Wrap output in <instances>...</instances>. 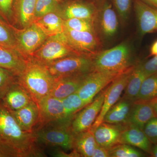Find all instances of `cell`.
<instances>
[{
	"label": "cell",
	"instance_id": "1",
	"mask_svg": "<svg viewBox=\"0 0 157 157\" xmlns=\"http://www.w3.org/2000/svg\"><path fill=\"white\" fill-rule=\"evenodd\" d=\"M0 151L5 157L45 156L33 132L22 130L1 101Z\"/></svg>",
	"mask_w": 157,
	"mask_h": 157
},
{
	"label": "cell",
	"instance_id": "2",
	"mask_svg": "<svg viewBox=\"0 0 157 157\" xmlns=\"http://www.w3.org/2000/svg\"><path fill=\"white\" fill-rule=\"evenodd\" d=\"M55 81V78L45 65L30 59L25 69L18 76L17 82L38 104L42 99L49 95Z\"/></svg>",
	"mask_w": 157,
	"mask_h": 157
},
{
	"label": "cell",
	"instance_id": "3",
	"mask_svg": "<svg viewBox=\"0 0 157 157\" xmlns=\"http://www.w3.org/2000/svg\"><path fill=\"white\" fill-rule=\"evenodd\" d=\"M72 121L61 120L34 129L37 143L45 146L60 147L66 150L73 149L74 135L71 129Z\"/></svg>",
	"mask_w": 157,
	"mask_h": 157
},
{
	"label": "cell",
	"instance_id": "4",
	"mask_svg": "<svg viewBox=\"0 0 157 157\" xmlns=\"http://www.w3.org/2000/svg\"><path fill=\"white\" fill-rule=\"evenodd\" d=\"M132 50L128 43L122 42L100 52L93 59L94 70L120 73L132 66Z\"/></svg>",
	"mask_w": 157,
	"mask_h": 157
},
{
	"label": "cell",
	"instance_id": "5",
	"mask_svg": "<svg viewBox=\"0 0 157 157\" xmlns=\"http://www.w3.org/2000/svg\"><path fill=\"white\" fill-rule=\"evenodd\" d=\"M63 33L76 56L93 59L103 50V41L96 33L73 30L64 26Z\"/></svg>",
	"mask_w": 157,
	"mask_h": 157
},
{
	"label": "cell",
	"instance_id": "6",
	"mask_svg": "<svg viewBox=\"0 0 157 157\" xmlns=\"http://www.w3.org/2000/svg\"><path fill=\"white\" fill-rule=\"evenodd\" d=\"M55 78L87 74L94 71L93 59L71 56L44 65Z\"/></svg>",
	"mask_w": 157,
	"mask_h": 157
},
{
	"label": "cell",
	"instance_id": "7",
	"mask_svg": "<svg viewBox=\"0 0 157 157\" xmlns=\"http://www.w3.org/2000/svg\"><path fill=\"white\" fill-rule=\"evenodd\" d=\"M76 56L66 41L63 33L49 37L31 59L45 65L63 58Z\"/></svg>",
	"mask_w": 157,
	"mask_h": 157
},
{
	"label": "cell",
	"instance_id": "8",
	"mask_svg": "<svg viewBox=\"0 0 157 157\" xmlns=\"http://www.w3.org/2000/svg\"><path fill=\"white\" fill-rule=\"evenodd\" d=\"M98 4L95 25L96 33L103 42L117 33L119 19L110 0H98Z\"/></svg>",
	"mask_w": 157,
	"mask_h": 157
},
{
	"label": "cell",
	"instance_id": "9",
	"mask_svg": "<svg viewBox=\"0 0 157 157\" xmlns=\"http://www.w3.org/2000/svg\"><path fill=\"white\" fill-rule=\"evenodd\" d=\"M122 72L94 70L88 73L76 93L88 105L94 100L98 94L110 84Z\"/></svg>",
	"mask_w": 157,
	"mask_h": 157
},
{
	"label": "cell",
	"instance_id": "10",
	"mask_svg": "<svg viewBox=\"0 0 157 157\" xmlns=\"http://www.w3.org/2000/svg\"><path fill=\"white\" fill-rule=\"evenodd\" d=\"M13 27L18 50L27 60L32 57L34 52L48 38L34 23L25 28L24 29L19 30Z\"/></svg>",
	"mask_w": 157,
	"mask_h": 157
},
{
	"label": "cell",
	"instance_id": "11",
	"mask_svg": "<svg viewBox=\"0 0 157 157\" xmlns=\"http://www.w3.org/2000/svg\"><path fill=\"white\" fill-rule=\"evenodd\" d=\"M134 65L121 73L105 90L104 103L101 112L90 129L94 130L102 123L107 111L119 101L128 82Z\"/></svg>",
	"mask_w": 157,
	"mask_h": 157
},
{
	"label": "cell",
	"instance_id": "12",
	"mask_svg": "<svg viewBox=\"0 0 157 157\" xmlns=\"http://www.w3.org/2000/svg\"><path fill=\"white\" fill-rule=\"evenodd\" d=\"M105 90L102 91L90 103L77 113L72 120L71 129L73 135L90 130L101 112Z\"/></svg>",
	"mask_w": 157,
	"mask_h": 157
},
{
	"label": "cell",
	"instance_id": "13",
	"mask_svg": "<svg viewBox=\"0 0 157 157\" xmlns=\"http://www.w3.org/2000/svg\"><path fill=\"white\" fill-rule=\"evenodd\" d=\"M98 0H61L60 8L65 19L82 18L95 21Z\"/></svg>",
	"mask_w": 157,
	"mask_h": 157
},
{
	"label": "cell",
	"instance_id": "14",
	"mask_svg": "<svg viewBox=\"0 0 157 157\" xmlns=\"http://www.w3.org/2000/svg\"><path fill=\"white\" fill-rule=\"evenodd\" d=\"M132 6L137 20L138 34L143 37L157 32V9L142 2L132 0Z\"/></svg>",
	"mask_w": 157,
	"mask_h": 157
},
{
	"label": "cell",
	"instance_id": "15",
	"mask_svg": "<svg viewBox=\"0 0 157 157\" xmlns=\"http://www.w3.org/2000/svg\"><path fill=\"white\" fill-rule=\"evenodd\" d=\"M37 104L39 109V117L35 129L52 122L66 119L63 105L61 99L48 95Z\"/></svg>",
	"mask_w": 157,
	"mask_h": 157
},
{
	"label": "cell",
	"instance_id": "16",
	"mask_svg": "<svg viewBox=\"0 0 157 157\" xmlns=\"http://www.w3.org/2000/svg\"><path fill=\"white\" fill-rule=\"evenodd\" d=\"M127 124H113L103 122L93 130L98 145L109 149L120 144L121 135Z\"/></svg>",
	"mask_w": 157,
	"mask_h": 157
},
{
	"label": "cell",
	"instance_id": "17",
	"mask_svg": "<svg viewBox=\"0 0 157 157\" xmlns=\"http://www.w3.org/2000/svg\"><path fill=\"white\" fill-rule=\"evenodd\" d=\"M27 62L19 51L0 44V67L19 76L25 69Z\"/></svg>",
	"mask_w": 157,
	"mask_h": 157
},
{
	"label": "cell",
	"instance_id": "18",
	"mask_svg": "<svg viewBox=\"0 0 157 157\" xmlns=\"http://www.w3.org/2000/svg\"><path fill=\"white\" fill-rule=\"evenodd\" d=\"M87 74L55 78L54 84L49 95L63 100L76 93Z\"/></svg>",
	"mask_w": 157,
	"mask_h": 157
},
{
	"label": "cell",
	"instance_id": "19",
	"mask_svg": "<svg viewBox=\"0 0 157 157\" xmlns=\"http://www.w3.org/2000/svg\"><path fill=\"white\" fill-rule=\"evenodd\" d=\"M9 111L22 130L26 132H33L39 121V109L37 103L32 101L21 109Z\"/></svg>",
	"mask_w": 157,
	"mask_h": 157
},
{
	"label": "cell",
	"instance_id": "20",
	"mask_svg": "<svg viewBox=\"0 0 157 157\" xmlns=\"http://www.w3.org/2000/svg\"><path fill=\"white\" fill-rule=\"evenodd\" d=\"M36 0H13L12 19L22 27H27L33 23Z\"/></svg>",
	"mask_w": 157,
	"mask_h": 157
},
{
	"label": "cell",
	"instance_id": "21",
	"mask_svg": "<svg viewBox=\"0 0 157 157\" xmlns=\"http://www.w3.org/2000/svg\"><path fill=\"white\" fill-rule=\"evenodd\" d=\"M33 101L32 98L18 82L13 84L0 100L9 110L15 111L21 109Z\"/></svg>",
	"mask_w": 157,
	"mask_h": 157
},
{
	"label": "cell",
	"instance_id": "22",
	"mask_svg": "<svg viewBox=\"0 0 157 157\" xmlns=\"http://www.w3.org/2000/svg\"><path fill=\"white\" fill-rule=\"evenodd\" d=\"M151 143L143 130L130 124H127L120 139V144L135 147L149 153L151 151Z\"/></svg>",
	"mask_w": 157,
	"mask_h": 157
},
{
	"label": "cell",
	"instance_id": "23",
	"mask_svg": "<svg viewBox=\"0 0 157 157\" xmlns=\"http://www.w3.org/2000/svg\"><path fill=\"white\" fill-rule=\"evenodd\" d=\"M157 117L154 109L149 102L135 101L131 107L127 124L137 126L143 130L149 121Z\"/></svg>",
	"mask_w": 157,
	"mask_h": 157
},
{
	"label": "cell",
	"instance_id": "24",
	"mask_svg": "<svg viewBox=\"0 0 157 157\" xmlns=\"http://www.w3.org/2000/svg\"><path fill=\"white\" fill-rule=\"evenodd\" d=\"M147 77L142 69L141 61L137 62L134 65L131 77L125 89L123 98L135 102L139 94L142 83Z\"/></svg>",
	"mask_w": 157,
	"mask_h": 157
},
{
	"label": "cell",
	"instance_id": "25",
	"mask_svg": "<svg viewBox=\"0 0 157 157\" xmlns=\"http://www.w3.org/2000/svg\"><path fill=\"white\" fill-rule=\"evenodd\" d=\"M133 103L129 100L121 98L107 111L103 122L113 124H127Z\"/></svg>",
	"mask_w": 157,
	"mask_h": 157
},
{
	"label": "cell",
	"instance_id": "26",
	"mask_svg": "<svg viewBox=\"0 0 157 157\" xmlns=\"http://www.w3.org/2000/svg\"><path fill=\"white\" fill-rule=\"evenodd\" d=\"M97 144L94 132L91 129L74 135L73 149L80 157H92Z\"/></svg>",
	"mask_w": 157,
	"mask_h": 157
},
{
	"label": "cell",
	"instance_id": "27",
	"mask_svg": "<svg viewBox=\"0 0 157 157\" xmlns=\"http://www.w3.org/2000/svg\"><path fill=\"white\" fill-rule=\"evenodd\" d=\"M63 21L64 20L55 11L36 18L33 23L49 37L63 33Z\"/></svg>",
	"mask_w": 157,
	"mask_h": 157
},
{
	"label": "cell",
	"instance_id": "28",
	"mask_svg": "<svg viewBox=\"0 0 157 157\" xmlns=\"http://www.w3.org/2000/svg\"><path fill=\"white\" fill-rule=\"evenodd\" d=\"M62 100L66 119L72 120L76 113L87 105L76 92Z\"/></svg>",
	"mask_w": 157,
	"mask_h": 157
},
{
	"label": "cell",
	"instance_id": "29",
	"mask_svg": "<svg viewBox=\"0 0 157 157\" xmlns=\"http://www.w3.org/2000/svg\"><path fill=\"white\" fill-rule=\"evenodd\" d=\"M157 98V73L144 79L135 101L148 102Z\"/></svg>",
	"mask_w": 157,
	"mask_h": 157
},
{
	"label": "cell",
	"instance_id": "30",
	"mask_svg": "<svg viewBox=\"0 0 157 157\" xmlns=\"http://www.w3.org/2000/svg\"><path fill=\"white\" fill-rule=\"evenodd\" d=\"M5 20L0 15V44L9 46L18 51L13 26Z\"/></svg>",
	"mask_w": 157,
	"mask_h": 157
},
{
	"label": "cell",
	"instance_id": "31",
	"mask_svg": "<svg viewBox=\"0 0 157 157\" xmlns=\"http://www.w3.org/2000/svg\"><path fill=\"white\" fill-rule=\"evenodd\" d=\"M63 23L65 27L70 29L80 32L96 33L95 22L93 21L82 18H72L64 20Z\"/></svg>",
	"mask_w": 157,
	"mask_h": 157
},
{
	"label": "cell",
	"instance_id": "32",
	"mask_svg": "<svg viewBox=\"0 0 157 157\" xmlns=\"http://www.w3.org/2000/svg\"><path fill=\"white\" fill-rule=\"evenodd\" d=\"M109 157H144L143 153L131 145L119 144L109 149Z\"/></svg>",
	"mask_w": 157,
	"mask_h": 157
},
{
	"label": "cell",
	"instance_id": "33",
	"mask_svg": "<svg viewBox=\"0 0 157 157\" xmlns=\"http://www.w3.org/2000/svg\"><path fill=\"white\" fill-rule=\"evenodd\" d=\"M61 1V0H36L35 10L36 18L56 11L59 8Z\"/></svg>",
	"mask_w": 157,
	"mask_h": 157
},
{
	"label": "cell",
	"instance_id": "34",
	"mask_svg": "<svg viewBox=\"0 0 157 157\" xmlns=\"http://www.w3.org/2000/svg\"><path fill=\"white\" fill-rule=\"evenodd\" d=\"M18 76L11 71L0 67V100L10 87L17 82Z\"/></svg>",
	"mask_w": 157,
	"mask_h": 157
},
{
	"label": "cell",
	"instance_id": "35",
	"mask_svg": "<svg viewBox=\"0 0 157 157\" xmlns=\"http://www.w3.org/2000/svg\"><path fill=\"white\" fill-rule=\"evenodd\" d=\"M117 13L122 24H125L128 19L132 6V0H110Z\"/></svg>",
	"mask_w": 157,
	"mask_h": 157
},
{
	"label": "cell",
	"instance_id": "36",
	"mask_svg": "<svg viewBox=\"0 0 157 157\" xmlns=\"http://www.w3.org/2000/svg\"><path fill=\"white\" fill-rule=\"evenodd\" d=\"M143 131L150 142L157 143V117L153 118L145 125Z\"/></svg>",
	"mask_w": 157,
	"mask_h": 157
},
{
	"label": "cell",
	"instance_id": "37",
	"mask_svg": "<svg viewBox=\"0 0 157 157\" xmlns=\"http://www.w3.org/2000/svg\"><path fill=\"white\" fill-rule=\"evenodd\" d=\"M13 0H0V15L9 22L12 20V5Z\"/></svg>",
	"mask_w": 157,
	"mask_h": 157
},
{
	"label": "cell",
	"instance_id": "38",
	"mask_svg": "<svg viewBox=\"0 0 157 157\" xmlns=\"http://www.w3.org/2000/svg\"><path fill=\"white\" fill-rule=\"evenodd\" d=\"M141 64L147 77L157 73V56H152L151 58L146 61H141Z\"/></svg>",
	"mask_w": 157,
	"mask_h": 157
},
{
	"label": "cell",
	"instance_id": "39",
	"mask_svg": "<svg viewBox=\"0 0 157 157\" xmlns=\"http://www.w3.org/2000/svg\"><path fill=\"white\" fill-rule=\"evenodd\" d=\"M92 157H109V149L97 144Z\"/></svg>",
	"mask_w": 157,
	"mask_h": 157
},
{
	"label": "cell",
	"instance_id": "40",
	"mask_svg": "<svg viewBox=\"0 0 157 157\" xmlns=\"http://www.w3.org/2000/svg\"><path fill=\"white\" fill-rule=\"evenodd\" d=\"M51 155L54 157H80V155L74 150H73V151L71 153L67 154L62 151L59 150H55L54 151H52V154Z\"/></svg>",
	"mask_w": 157,
	"mask_h": 157
},
{
	"label": "cell",
	"instance_id": "41",
	"mask_svg": "<svg viewBox=\"0 0 157 157\" xmlns=\"http://www.w3.org/2000/svg\"><path fill=\"white\" fill-rule=\"evenodd\" d=\"M157 56V40L152 44L150 48L149 57Z\"/></svg>",
	"mask_w": 157,
	"mask_h": 157
},
{
	"label": "cell",
	"instance_id": "42",
	"mask_svg": "<svg viewBox=\"0 0 157 157\" xmlns=\"http://www.w3.org/2000/svg\"><path fill=\"white\" fill-rule=\"evenodd\" d=\"M148 6L157 9V0H140Z\"/></svg>",
	"mask_w": 157,
	"mask_h": 157
},
{
	"label": "cell",
	"instance_id": "43",
	"mask_svg": "<svg viewBox=\"0 0 157 157\" xmlns=\"http://www.w3.org/2000/svg\"><path fill=\"white\" fill-rule=\"evenodd\" d=\"M148 102L150 103V104L151 105L152 107L153 108L157 116V98L151 100V101H148Z\"/></svg>",
	"mask_w": 157,
	"mask_h": 157
},
{
	"label": "cell",
	"instance_id": "44",
	"mask_svg": "<svg viewBox=\"0 0 157 157\" xmlns=\"http://www.w3.org/2000/svg\"><path fill=\"white\" fill-rule=\"evenodd\" d=\"M155 145L151 149L150 154L152 156L157 157V143L155 144Z\"/></svg>",
	"mask_w": 157,
	"mask_h": 157
},
{
	"label": "cell",
	"instance_id": "45",
	"mask_svg": "<svg viewBox=\"0 0 157 157\" xmlns=\"http://www.w3.org/2000/svg\"><path fill=\"white\" fill-rule=\"evenodd\" d=\"M0 157H5L4 155H3L1 151H0Z\"/></svg>",
	"mask_w": 157,
	"mask_h": 157
}]
</instances>
